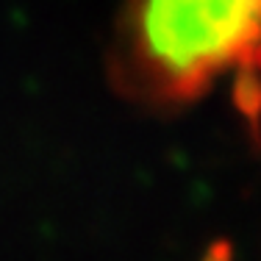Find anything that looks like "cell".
<instances>
[{"label": "cell", "instance_id": "cell-3", "mask_svg": "<svg viewBox=\"0 0 261 261\" xmlns=\"http://www.w3.org/2000/svg\"><path fill=\"white\" fill-rule=\"evenodd\" d=\"M203 261H233V250L228 242H214V245L206 250Z\"/></svg>", "mask_w": 261, "mask_h": 261}, {"label": "cell", "instance_id": "cell-1", "mask_svg": "<svg viewBox=\"0 0 261 261\" xmlns=\"http://www.w3.org/2000/svg\"><path fill=\"white\" fill-rule=\"evenodd\" d=\"M261 0H134L130 50L164 95H197L228 64L256 61Z\"/></svg>", "mask_w": 261, "mask_h": 261}, {"label": "cell", "instance_id": "cell-2", "mask_svg": "<svg viewBox=\"0 0 261 261\" xmlns=\"http://www.w3.org/2000/svg\"><path fill=\"white\" fill-rule=\"evenodd\" d=\"M233 103L250 122H256L258 111V81H256V61L239 64V75L233 84Z\"/></svg>", "mask_w": 261, "mask_h": 261}]
</instances>
